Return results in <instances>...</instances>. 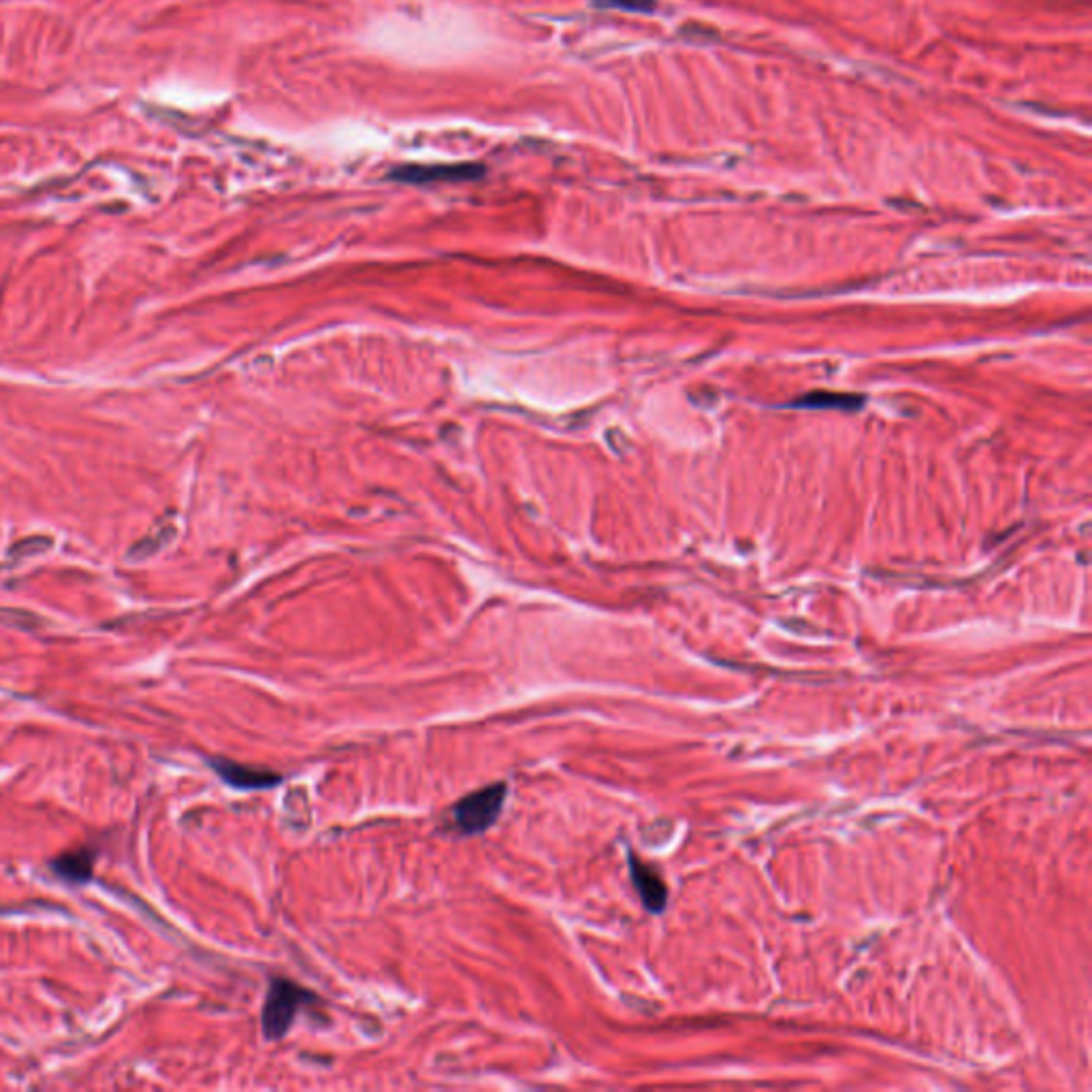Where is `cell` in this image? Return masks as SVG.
Listing matches in <instances>:
<instances>
[{
	"label": "cell",
	"mask_w": 1092,
	"mask_h": 1092,
	"mask_svg": "<svg viewBox=\"0 0 1092 1092\" xmlns=\"http://www.w3.org/2000/svg\"><path fill=\"white\" fill-rule=\"evenodd\" d=\"M319 1001V996L288 978H271L265 1003H262V1037L280 1042L291 1031L301 1007Z\"/></svg>",
	"instance_id": "cell-1"
},
{
	"label": "cell",
	"mask_w": 1092,
	"mask_h": 1092,
	"mask_svg": "<svg viewBox=\"0 0 1092 1092\" xmlns=\"http://www.w3.org/2000/svg\"><path fill=\"white\" fill-rule=\"evenodd\" d=\"M51 546H54V541H51L49 536H31V538H24V541L16 543L11 548H9V555L13 557H36V555H43L45 550H49Z\"/></svg>",
	"instance_id": "cell-8"
},
{
	"label": "cell",
	"mask_w": 1092,
	"mask_h": 1092,
	"mask_svg": "<svg viewBox=\"0 0 1092 1092\" xmlns=\"http://www.w3.org/2000/svg\"><path fill=\"white\" fill-rule=\"evenodd\" d=\"M169 536H171L169 530H156L154 534L146 536L143 541L133 545V548L128 550V559L130 561H146L148 557L154 555V552H158L165 546V543L169 541Z\"/></svg>",
	"instance_id": "cell-7"
},
{
	"label": "cell",
	"mask_w": 1092,
	"mask_h": 1092,
	"mask_svg": "<svg viewBox=\"0 0 1092 1092\" xmlns=\"http://www.w3.org/2000/svg\"><path fill=\"white\" fill-rule=\"evenodd\" d=\"M596 5L615 7V9H623V11H636V13H647V11H653V7H655L653 0H596Z\"/></svg>",
	"instance_id": "cell-9"
},
{
	"label": "cell",
	"mask_w": 1092,
	"mask_h": 1092,
	"mask_svg": "<svg viewBox=\"0 0 1092 1092\" xmlns=\"http://www.w3.org/2000/svg\"><path fill=\"white\" fill-rule=\"evenodd\" d=\"M207 762L222 781L231 785L233 789H244V792H248V789L250 792H255V789H271L284 781L280 772L246 766L229 758L218 756V758H207Z\"/></svg>",
	"instance_id": "cell-3"
},
{
	"label": "cell",
	"mask_w": 1092,
	"mask_h": 1092,
	"mask_svg": "<svg viewBox=\"0 0 1092 1092\" xmlns=\"http://www.w3.org/2000/svg\"><path fill=\"white\" fill-rule=\"evenodd\" d=\"M95 860H97V849L84 845V847L60 853L58 858L49 862V866H51V873L60 877L62 881H67V884H73V886H82L92 879Z\"/></svg>",
	"instance_id": "cell-6"
},
{
	"label": "cell",
	"mask_w": 1092,
	"mask_h": 1092,
	"mask_svg": "<svg viewBox=\"0 0 1092 1092\" xmlns=\"http://www.w3.org/2000/svg\"><path fill=\"white\" fill-rule=\"evenodd\" d=\"M627 862H629V877H631V881H634V886L640 894L644 907H647V910L653 911V913L664 911L666 901H668V890H666V884L662 881V877L655 873V868H651L649 864H644L634 851L627 853Z\"/></svg>",
	"instance_id": "cell-4"
},
{
	"label": "cell",
	"mask_w": 1092,
	"mask_h": 1092,
	"mask_svg": "<svg viewBox=\"0 0 1092 1092\" xmlns=\"http://www.w3.org/2000/svg\"><path fill=\"white\" fill-rule=\"evenodd\" d=\"M508 783L497 781L459 798L451 809V828L459 837H478L495 826L504 811Z\"/></svg>",
	"instance_id": "cell-2"
},
{
	"label": "cell",
	"mask_w": 1092,
	"mask_h": 1092,
	"mask_svg": "<svg viewBox=\"0 0 1092 1092\" xmlns=\"http://www.w3.org/2000/svg\"><path fill=\"white\" fill-rule=\"evenodd\" d=\"M482 176V167L478 165H414L401 167L393 174L400 182L410 183H433V182H464L476 180Z\"/></svg>",
	"instance_id": "cell-5"
}]
</instances>
